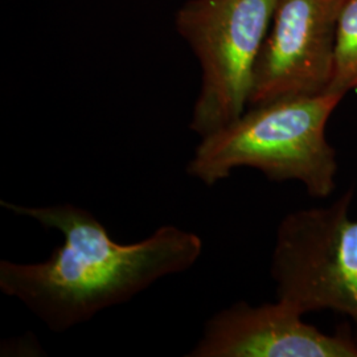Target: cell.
<instances>
[{"label": "cell", "instance_id": "6da1fadb", "mask_svg": "<svg viewBox=\"0 0 357 357\" xmlns=\"http://www.w3.org/2000/svg\"><path fill=\"white\" fill-rule=\"evenodd\" d=\"M1 206L63 236L43 262H0L1 293L22 302L53 332L68 331L128 302L155 282L191 268L203 253L202 238L175 225H163L139 243H119L77 205L1 202Z\"/></svg>", "mask_w": 357, "mask_h": 357}, {"label": "cell", "instance_id": "3957f363", "mask_svg": "<svg viewBox=\"0 0 357 357\" xmlns=\"http://www.w3.org/2000/svg\"><path fill=\"white\" fill-rule=\"evenodd\" d=\"M278 0H188L176 13L178 33L202 68L191 128L205 137L249 106L255 63Z\"/></svg>", "mask_w": 357, "mask_h": 357}, {"label": "cell", "instance_id": "52a82bcc", "mask_svg": "<svg viewBox=\"0 0 357 357\" xmlns=\"http://www.w3.org/2000/svg\"><path fill=\"white\" fill-rule=\"evenodd\" d=\"M357 89V0H344L335 40V69L328 93Z\"/></svg>", "mask_w": 357, "mask_h": 357}, {"label": "cell", "instance_id": "277c9868", "mask_svg": "<svg viewBox=\"0 0 357 357\" xmlns=\"http://www.w3.org/2000/svg\"><path fill=\"white\" fill-rule=\"evenodd\" d=\"M354 192L327 206L284 217L271 255L277 299L301 314L330 310L355 324L357 343V220Z\"/></svg>", "mask_w": 357, "mask_h": 357}, {"label": "cell", "instance_id": "5b68a950", "mask_svg": "<svg viewBox=\"0 0 357 357\" xmlns=\"http://www.w3.org/2000/svg\"><path fill=\"white\" fill-rule=\"evenodd\" d=\"M344 0H278L255 63L249 106L328 93Z\"/></svg>", "mask_w": 357, "mask_h": 357}, {"label": "cell", "instance_id": "8992f818", "mask_svg": "<svg viewBox=\"0 0 357 357\" xmlns=\"http://www.w3.org/2000/svg\"><path fill=\"white\" fill-rule=\"evenodd\" d=\"M296 308L275 301L238 302L206 320L188 357H357L349 333L328 335L303 320Z\"/></svg>", "mask_w": 357, "mask_h": 357}, {"label": "cell", "instance_id": "7a4b0ae2", "mask_svg": "<svg viewBox=\"0 0 357 357\" xmlns=\"http://www.w3.org/2000/svg\"><path fill=\"white\" fill-rule=\"evenodd\" d=\"M343 98L340 93H324L250 106L202 138L187 174L212 187L233 169L249 167L273 181H299L310 196L328 197L339 165L326 128Z\"/></svg>", "mask_w": 357, "mask_h": 357}]
</instances>
